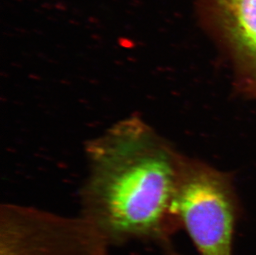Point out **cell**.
Here are the masks:
<instances>
[{
	"label": "cell",
	"mask_w": 256,
	"mask_h": 255,
	"mask_svg": "<svg viewBox=\"0 0 256 255\" xmlns=\"http://www.w3.org/2000/svg\"><path fill=\"white\" fill-rule=\"evenodd\" d=\"M206 22L233 52L256 69V0H199Z\"/></svg>",
	"instance_id": "277c9868"
},
{
	"label": "cell",
	"mask_w": 256,
	"mask_h": 255,
	"mask_svg": "<svg viewBox=\"0 0 256 255\" xmlns=\"http://www.w3.org/2000/svg\"><path fill=\"white\" fill-rule=\"evenodd\" d=\"M84 214L110 243H167L178 220L175 200L181 162L140 118L120 121L87 148Z\"/></svg>",
	"instance_id": "6da1fadb"
},
{
	"label": "cell",
	"mask_w": 256,
	"mask_h": 255,
	"mask_svg": "<svg viewBox=\"0 0 256 255\" xmlns=\"http://www.w3.org/2000/svg\"><path fill=\"white\" fill-rule=\"evenodd\" d=\"M175 212L200 255H233L236 204L220 176L182 164Z\"/></svg>",
	"instance_id": "3957f363"
},
{
	"label": "cell",
	"mask_w": 256,
	"mask_h": 255,
	"mask_svg": "<svg viewBox=\"0 0 256 255\" xmlns=\"http://www.w3.org/2000/svg\"><path fill=\"white\" fill-rule=\"evenodd\" d=\"M108 238L86 217L64 216L35 207L0 210V255H110Z\"/></svg>",
	"instance_id": "7a4b0ae2"
}]
</instances>
